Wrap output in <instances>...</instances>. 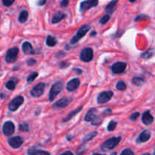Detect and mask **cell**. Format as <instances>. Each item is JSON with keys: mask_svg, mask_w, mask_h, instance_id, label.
<instances>
[{"mask_svg": "<svg viewBox=\"0 0 155 155\" xmlns=\"http://www.w3.org/2000/svg\"><path fill=\"white\" fill-rule=\"evenodd\" d=\"M22 49L24 54H33V53H34L31 44L27 41H26L22 44Z\"/></svg>", "mask_w": 155, "mask_h": 155, "instance_id": "cell-18", "label": "cell"}, {"mask_svg": "<svg viewBox=\"0 0 155 155\" xmlns=\"http://www.w3.org/2000/svg\"><path fill=\"white\" fill-rule=\"evenodd\" d=\"M96 135H97V132H92V133H89V134L84 138V142H88V141L91 140V139H93Z\"/></svg>", "mask_w": 155, "mask_h": 155, "instance_id": "cell-31", "label": "cell"}, {"mask_svg": "<svg viewBox=\"0 0 155 155\" xmlns=\"http://www.w3.org/2000/svg\"><path fill=\"white\" fill-rule=\"evenodd\" d=\"M127 68V64L124 62H117L112 66V71L114 74H119L124 72Z\"/></svg>", "mask_w": 155, "mask_h": 155, "instance_id": "cell-12", "label": "cell"}, {"mask_svg": "<svg viewBox=\"0 0 155 155\" xmlns=\"http://www.w3.org/2000/svg\"><path fill=\"white\" fill-rule=\"evenodd\" d=\"M82 108H83V107H80L78 109H77V110H74L73 112H71V113H70L67 116V117H65L64 119V120H63L64 122H67V121H68V120H70L71 119H72V118L74 117V116H76V115L79 113V112L81 111Z\"/></svg>", "mask_w": 155, "mask_h": 155, "instance_id": "cell-21", "label": "cell"}, {"mask_svg": "<svg viewBox=\"0 0 155 155\" xmlns=\"http://www.w3.org/2000/svg\"><path fill=\"white\" fill-rule=\"evenodd\" d=\"M98 0H86V1H83L80 3V11L83 12L85 11L88 10V9L95 7V6L98 5Z\"/></svg>", "mask_w": 155, "mask_h": 155, "instance_id": "cell-9", "label": "cell"}, {"mask_svg": "<svg viewBox=\"0 0 155 155\" xmlns=\"http://www.w3.org/2000/svg\"><path fill=\"white\" fill-rule=\"evenodd\" d=\"M114 92L112 91H107V92H103L100 93L98 96V102L99 104H105L107 101L111 99Z\"/></svg>", "mask_w": 155, "mask_h": 155, "instance_id": "cell-8", "label": "cell"}, {"mask_svg": "<svg viewBox=\"0 0 155 155\" xmlns=\"http://www.w3.org/2000/svg\"><path fill=\"white\" fill-rule=\"evenodd\" d=\"M139 117V112H135V113H133V114L130 116V120H132L133 121H135L138 117Z\"/></svg>", "mask_w": 155, "mask_h": 155, "instance_id": "cell-37", "label": "cell"}, {"mask_svg": "<svg viewBox=\"0 0 155 155\" xmlns=\"http://www.w3.org/2000/svg\"><path fill=\"white\" fill-rule=\"evenodd\" d=\"M80 60L84 62H89L93 58V50L91 48H86L80 53Z\"/></svg>", "mask_w": 155, "mask_h": 155, "instance_id": "cell-5", "label": "cell"}, {"mask_svg": "<svg viewBox=\"0 0 155 155\" xmlns=\"http://www.w3.org/2000/svg\"><path fill=\"white\" fill-rule=\"evenodd\" d=\"M27 18H28V12L27 11L24 10L20 13L19 18H18V20L21 23H24L27 21Z\"/></svg>", "mask_w": 155, "mask_h": 155, "instance_id": "cell-22", "label": "cell"}, {"mask_svg": "<svg viewBox=\"0 0 155 155\" xmlns=\"http://www.w3.org/2000/svg\"><path fill=\"white\" fill-rule=\"evenodd\" d=\"M15 82L13 81V80H9L6 83V88L9 90H14L15 89Z\"/></svg>", "mask_w": 155, "mask_h": 155, "instance_id": "cell-28", "label": "cell"}, {"mask_svg": "<svg viewBox=\"0 0 155 155\" xmlns=\"http://www.w3.org/2000/svg\"><path fill=\"white\" fill-rule=\"evenodd\" d=\"M45 85L43 83H38L34 87L32 88V89L30 90V94H31V95L33 97L39 98V97H40L43 94L44 90H45Z\"/></svg>", "mask_w": 155, "mask_h": 155, "instance_id": "cell-7", "label": "cell"}, {"mask_svg": "<svg viewBox=\"0 0 155 155\" xmlns=\"http://www.w3.org/2000/svg\"><path fill=\"white\" fill-rule=\"evenodd\" d=\"M117 124V123L116 121H110V122L109 123L108 126H107V130H108V131H113L115 129V127H116Z\"/></svg>", "mask_w": 155, "mask_h": 155, "instance_id": "cell-32", "label": "cell"}, {"mask_svg": "<svg viewBox=\"0 0 155 155\" xmlns=\"http://www.w3.org/2000/svg\"><path fill=\"white\" fill-rule=\"evenodd\" d=\"M133 83L136 86H142L144 83V80L142 77H134L133 79Z\"/></svg>", "mask_w": 155, "mask_h": 155, "instance_id": "cell-27", "label": "cell"}, {"mask_svg": "<svg viewBox=\"0 0 155 155\" xmlns=\"http://www.w3.org/2000/svg\"><path fill=\"white\" fill-rule=\"evenodd\" d=\"M97 113H98V110L96 108H92L86 114V117H85V120L86 122L92 121L97 117Z\"/></svg>", "mask_w": 155, "mask_h": 155, "instance_id": "cell-17", "label": "cell"}, {"mask_svg": "<svg viewBox=\"0 0 155 155\" xmlns=\"http://www.w3.org/2000/svg\"><path fill=\"white\" fill-rule=\"evenodd\" d=\"M89 30H90V26L89 25H83V27H80V30H79L78 32L77 33V34L71 39V43H77L79 40H80V39L87 33V32L89 31Z\"/></svg>", "mask_w": 155, "mask_h": 155, "instance_id": "cell-2", "label": "cell"}, {"mask_svg": "<svg viewBox=\"0 0 155 155\" xmlns=\"http://www.w3.org/2000/svg\"><path fill=\"white\" fill-rule=\"evenodd\" d=\"M95 34H96V33H95V32H92V33H91V36H93V35H95Z\"/></svg>", "mask_w": 155, "mask_h": 155, "instance_id": "cell-42", "label": "cell"}, {"mask_svg": "<svg viewBox=\"0 0 155 155\" xmlns=\"http://www.w3.org/2000/svg\"><path fill=\"white\" fill-rule=\"evenodd\" d=\"M65 16H66V15H65V14L63 13V12H57V13L54 14V16H53L52 20H51V23H52V24H56V23L60 22L61 21H62V20L65 18Z\"/></svg>", "mask_w": 155, "mask_h": 155, "instance_id": "cell-19", "label": "cell"}, {"mask_svg": "<svg viewBox=\"0 0 155 155\" xmlns=\"http://www.w3.org/2000/svg\"><path fill=\"white\" fill-rule=\"evenodd\" d=\"M19 130L23 132H27L29 130V126L27 124H22L19 125Z\"/></svg>", "mask_w": 155, "mask_h": 155, "instance_id": "cell-33", "label": "cell"}, {"mask_svg": "<svg viewBox=\"0 0 155 155\" xmlns=\"http://www.w3.org/2000/svg\"><path fill=\"white\" fill-rule=\"evenodd\" d=\"M57 43V41H56V39L52 36H48L46 39V44L48 46H54Z\"/></svg>", "mask_w": 155, "mask_h": 155, "instance_id": "cell-23", "label": "cell"}, {"mask_svg": "<svg viewBox=\"0 0 155 155\" xmlns=\"http://www.w3.org/2000/svg\"><path fill=\"white\" fill-rule=\"evenodd\" d=\"M142 123L145 125H151L154 122V117L151 114L150 111H145L142 114Z\"/></svg>", "mask_w": 155, "mask_h": 155, "instance_id": "cell-15", "label": "cell"}, {"mask_svg": "<svg viewBox=\"0 0 155 155\" xmlns=\"http://www.w3.org/2000/svg\"><path fill=\"white\" fill-rule=\"evenodd\" d=\"M121 137H113L107 139L101 145V150L104 151H110L114 148L120 142Z\"/></svg>", "mask_w": 155, "mask_h": 155, "instance_id": "cell-1", "label": "cell"}, {"mask_svg": "<svg viewBox=\"0 0 155 155\" xmlns=\"http://www.w3.org/2000/svg\"><path fill=\"white\" fill-rule=\"evenodd\" d=\"M14 2H15V0H2L3 5L5 6H6V7H8V6L12 5Z\"/></svg>", "mask_w": 155, "mask_h": 155, "instance_id": "cell-35", "label": "cell"}, {"mask_svg": "<svg viewBox=\"0 0 155 155\" xmlns=\"http://www.w3.org/2000/svg\"><path fill=\"white\" fill-rule=\"evenodd\" d=\"M92 155H102V154H98V153H95V154H93Z\"/></svg>", "mask_w": 155, "mask_h": 155, "instance_id": "cell-43", "label": "cell"}, {"mask_svg": "<svg viewBox=\"0 0 155 155\" xmlns=\"http://www.w3.org/2000/svg\"><path fill=\"white\" fill-rule=\"evenodd\" d=\"M2 132L4 135L8 136H11L15 132V125L12 121H7L4 124L2 127Z\"/></svg>", "mask_w": 155, "mask_h": 155, "instance_id": "cell-10", "label": "cell"}, {"mask_svg": "<svg viewBox=\"0 0 155 155\" xmlns=\"http://www.w3.org/2000/svg\"><path fill=\"white\" fill-rule=\"evenodd\" d=\"M120 155H134V153L130 149H125L122 151Z\"/></svg>", "mask_w": 155, "mask_h": 155, "instance_id": "cell-36", "label": "cell"}, {"mask_svg": "<svg viewBox=\"0 0 155 155\" xmlns=\"http://www.w3.org/2000/svg\"><path fill=\"white\" fill-rule=\"evenodd\" d=\"M24 103V98L21 95L16 97L12 99L8 104V108L11 111H15L18 109V107Z\"/></svg>", "mask_w": 155, "mask_h": 155, "instance_id": "cell-6", "label": "cell"}, {"mask_svg": "<svg viewBox=\"0 0 155 155\" xmlns=\"http://www.w3.org/2000/svg\"><path fill=\"white\" fill-rule=\"evenodd\" d=\"M61 155H74V154H72V152H71V151H66V152L63 153V154H61Z\"/></svg>", "mask_w": 155, "mask_h": 155, "instance_id": "cell-41", "label": "cell"}, {"mask_svg": "<svg viewBox=\"0 0 155 155\" xmlns=\"http://www.w3.org/2000/svg\"><path fill=\"white\" fill-rule=\"evenodd\" d=\"M18 53H19V49L17 47H13V48H10L6 53L5 61L8 63H13L16 61Z\"/></svg>", "mask_w": 155, "mask_h": 155, "instance_id": "cell-4", "label": "cell"}, {"mask_svg": "<svg viewBox=\"0 0 155 155\" xmlns=\"http://www.w3.org/2000/svg\"><path fill=\"white\" fill-rule=\"evenodd\" d=\"M109 20H110V15H109V14H106V15H104V16L101 18V20H100L99 22H100V24H106L107 22H108Z\"/></svg>", "mask_w": 155, "mask_h": 155, "instance_id": "cell-30", "label": "cell"}, {"mask_svg": "<svg viewBox=\"0 0 155 155\" xmlns=\"http://www.w3.org/2000/svg\"><path fill=\"white\" fill-rule=\"evenodd\" d=\"M72 101V98L70 97H65V98H61V99L58 100L57 102H55L53 105V108H63V107H67L70 103Z\"/></svg>", "mask_w": 155, "mask_h": 155, "instance_id": "cell-11", "label": "cell"}, {"mask_svg": "<svg viewBox=\"0 0 155 155\" xmlns=\"http://www.w3.org/2000/svg\"><path fill=\"white\" fill-rule=\"evenodd\" d=\"M36 63V61L35 60V59L31 58V59H30V60L27 61V64L29 65V66H33V65Z\"/></svg>", "mask_w": 155, "mask_h": 155, "instance_id": "cell-38", "label": "cell"}, {"mask_svg": "<svg viewBox=\"0 0 155 155\" xmlns=\"http://www.w3.org/2000/svg\"><path fill=\"white\" fill-rule=\"evenodd\" d=\"M23 142H24V140H23V139L21 136L12 137L8 140V144L13 148H18L19 147L21 146Z\"/></svg>", "mask_w": 155, "mask_h": 155, "instance_id": "cell-13", "label": "cell"}, {"mask_svg": "<svg viewBox=\"0 0 155 155\" xmlns=\"http://www.w3.org/2000/svg\"><path fill=\"white\" fill-rule=\"evenodd\" d=\"M129 1H130V2H136V0H129Z\"/></svg>", "mask_w": 155, "mask_h": 155, "instance_id": "cell-44", "label": "cell"}, {"mask_svg": "<svg viewBox=\"0 0 155 155\" xmlns=\"http://www.w3.org/2000/svg\"><path fill=\"white\" fill-rule=\"evenodd\" d=\"M28 155H50V154L47 151H42V150H36L34 148H30L27 151Z\"/></svg>", "mask_w": 155, "mask_h": 155, "instance_id": "cell-20", "label": "cell"}, {"mask_svg": "<svg viewBox=\"0 0 155 155\" xmlns=\"http://www.w3.org/2000/svg\"><path fill=\"white\" fill-rule=\"evenodd\" d=\"M117 89L120 91H124L127 89V84L123 80H120L117 84Z\"/></svg>", "mask_w": 155, "mask_h": 155, "instance_id": "cell-26", "label": "cell"}, {"mask_svg": "<svg viewBox=\"0 0 155 155\" xmlns=\"http://www.w3.org/2000/svg\"><path fill=\"white\" fill-rule=\"evenodd\" d=\"M153 54H154V49L153 48H151V49L148 50L147 51H145V53L142 54V57L145 59L150 58L151 57H152Z\"/></svg>", "mask_w": 155, "mask_h": 155, "instance_id": "cell-25", "label": "cell"}, {"mask_svg": "<svg viewBox=\"0 0 155 155\" xmlns=\"http://www.w3.org/2000/svg\"><path fill=\"white\" fill-rule=\"evenodd\" d=\"M117 1H118V0H113V1L110 2V3H109V4L107 5V7H106V10H107V12H109V15H110V14H111L112 12H113L115 5L117 4Z\"/></svg>", "mask_w": 155, "mask_h": 155, "instance_id": "cell-24", "label": "cell"}, {"mask_svg": "<svg viewBox=\"0 0 155 155\" xmlns=\"http://www.w3.org/2000/svg\"><path fill=\"white\" fill-rule=\"evenodd\" d=\"M63 89V84L61 82H57L54 83L51 88V90L49 92V101H52L56 98L58 95L61 92Z\"/></svg>", "mask_w": 155, "mask_h": 155, "instance_id": "cell-3", "label": "cell"}, {"mask_svg": "<svg viewBox=\"0 0 155 155\" xmlns=\"http://www.w3.org/2000/svg\"><path fill=\"white\" fill-rule=\"evenodd\" d=\"M68 3H69V0H62L61 3V6H64V7H66L67 5H68Z\"/></svg>", "mask_w": 155, "mask_h": 155, "instance_id": "cell-39", "label": "cell"}, {"mask_svg": "<svg viewBox=\"0 0 155 155\" xmlns=\"http://www.w3.org/2000/svg\"><path fill=\"white\" fill-rule=\"evenodd\" d=\"M80 84V81L78 78H74L73 80H71V81H69L67 84V89H68L69 92H73L75 89H77L79 87Z\"/></svg>", "mask_w": 155, "mask_h": 155, "instance_id": "cell-14", "label": "cell"}, {"mask_svg": "<svg viewBox=\"0 0 155 155\" xmlns=\"http://www.w3.org/2000/svg\"><path fill=\"white\" fill-rule=\"evenodd\" d=\"M143 155H151V154H148V153H146V154H143Z\"/></svg>", "mask_w": 155, "mask_h": 155, "instance_id": "cell-45", "label": "cell"}, {"mask_svg": "<svg viewBox=\"0 0 155 155\" xmlns=\"http://www.w3.org/2000/svg\"><path fill=\"white\" fill-rule=\"evenodd\" d=\"M46 2V0H39L38 1V5H44Z\"/></svg>", "mask_w": 155, "mask_h": 155, "instance_id": "cell-40", "label": "cell"}, {"mask_svg": "<svg viewBox=\"0 0 155 155\" xmlns=\"http://www.w3.org/2000/svg\"><path fill=\"white\" fill-rule=\"evenodd\" d=\"M151 138V132L148 130H144L140 135H139V138L137 139L136 142L141 143V142H145L148 141Z\"/></svg>", "mask_w": 155, "mask_h": 155, "instance_id": "cell-16", "label": "cell"}, {"mask_svg": "<svg viewBox=\"0 0 155 155\" xmlns=\"http://www.w3.org/2000/svg\"><path fill=\"white\" fill-rule=\"evenodd\" d=\"M38 77V74L36 72H32L31 74L29 75V77H27V82L28 83H32L33 81H34L35 79Z\"/></svg>", "mask_w": 155, "mask_h": 155, "instance_id": "cell-29", "label": "cell"}, {"mask_svg": "<svg viewBox=\"0 0 155 155\" xmlns=\"http://www.w3.org/2000/svg\"><path fill=\"white\" fill-rule=\"evenodd\" d=\"M101 122H102V120H101V118H100L99 117L97 116L96 117H95V119L92 121V125L97 126V125H99V124H101Z\"/></svg>", "mask_w": 155, "mask_h": 155, "instance_id": "cell-34", "label": "cell"}]
</instances>
